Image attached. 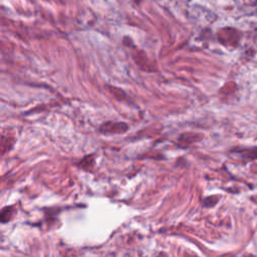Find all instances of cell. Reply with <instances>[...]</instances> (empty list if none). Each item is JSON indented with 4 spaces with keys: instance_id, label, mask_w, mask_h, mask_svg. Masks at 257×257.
Instances as JSON below:
<instances>
[{
    "instance_id": "6da1fadb",
    "label": "cell",
    "mask_w": 257,
    "mask_h": 257,
    "mask_svg": "<svg viewBox=\"0 0 257 257\" xmlns=\"http://www.w3.org/2000/svg\"><path fill=\"white\" fill-rule=\"evenodd\" d=\"M127 126L125 124H112V125H104L100 129L101 132L104 133H112V134H119L127 131Z\"/></svg>"
}]
</instances>
